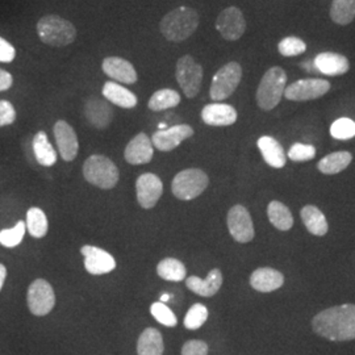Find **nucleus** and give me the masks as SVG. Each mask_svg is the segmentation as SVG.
<instances>
[{"label": "nucleus", "mask_w": 355, "mask_h": 355, "mask_svg": "<svg viewBox=\"0 0 355 355\" xmlns=\"http://www.w3.org/2000/svg\"><path fill=\"white\" fill-rule=\"evenodd\" d=\"M330 135L337 140H350L355 137V121L347 117L336 120L330 127Z\"/></svg>", "instance_id": "e433bc0d"}, {"label": "nucleus", "mask_w": 355, "mask_h": 355, "mask_svg": "<svg viewBox=\"0 0 355 355\" xmlns=\"http://www.w3.org/2000/svg\"><path fill=\"white\" fill-rule=\"evenodd\" d=\"M330 17L338 26H347L355 19V0H334Z\"/></svg>", "instance_id": "473e14b6"}, {"label": "nucleus", "mask_w": 355, "mask_h": 355, "mask_svg": "<svg viewBox=\"0 0 355 355\" xmlns=\"http://www.w3.org/2000/svg\"><path fill=\"white\" fill-rule=\"evenodd\" d=\"M208 183L209 179L203 170L187 168L175 175L171 183V190L175 198L189 202L202 195L208 187Z\"/></svg>", "instance_id": "423d86ee"}, {"label": "nucleus", "mask_w": 355, "mask_h": 355, "mask_svg": "<svg viewBox=\"0 0 355 355\" xmlns=\"http://www.w3.org/2000/svg\"><path fill=\"white\" fill-rule=\"evenodd\" d=\"M53 132L62 159L66 162L74 161L79 150V142L76 130L69 123L64 120H58L53 128Z\"/></svg>", "instance_id": "dca6fc26"}, {"label": "nucleus", "mask_w": 355, "mask_h": 355, "mask_svg": "<svg viewBox=\"0 0 355 355\" xmlns=\"http://www.w3.org/2000/svg\"><path fill=\"white\" fill-rule=\"evenodd\" d=\"M15 57H16L15 48L7 40L0 37V62L11 64L15 60Z\"/></svg>", "instance_id": "37998d69"}, {"label": "nucleus", "mask_w": 355, "mask_h": 355, "mask_svg": "<svg viewBox=\"0 0 355 355\" xmlns=\"http://www.w3.org/2000/svg\"><path fill=\"white\" fill-rule=\"evenodd\" d=\"M182 355H208V345L200 340H191L183 345Z\"/></svg>", "instance_id": "79ce46f5"}, {"label": "nucleus", "mask_w": 355, "mask_h": 355, "mask_svg": "<svg viewBox=\"0 0 355 355\" xmlns=\"http://www.w3.org/2000/svg\"><path fill=\"white\" fill-rule=\"evenodd\" d=\"M221 284L223 274L218 268H214L205 279H200L199 277H190L186 280V286L189 287V290L203 297H211L216 295L221 288Z\"/></svg>", "instance_id": "5701e85b"}, {"label": "nucleus", "mask_w": 355, "mask_h": 355, "mask_svg": "<svg viewBox=\"0 0 355 355\" xmlns=\"http://www.w3.org/2000/svg\"><path fill=\"white\" fill-rule=\"evenodd\" d=\"M85 179L103 190H111L119 182L120 173L114 162L101 154L91 155L83 165Z\"/></svg>", "instance_id": "39448f33"}, {"label": "nucleus", "mask_w": 355, "mask_h": 355, "mask_svg": "<svg viewBox=\"0 0 355 355\" xmlns=\"http://www.w3.org/2000/svg\"><path fill=\"white\" fill-rule=\"evenodd\" d=\"M175 76L180 89L189 99L199 94L203 83V67L189 54L178 60Z\"/></svg>", "instance_id": "6e6552de"}, {"label": "nucleus", "mask_w": 355, "mask_h": 355, "mask_svg": "<svg viewBox=\"0 0 355 355\" xmlns=\"http://www.w3.org/2000/svg\"><path fill=\"white\" fill-rule=\"evenodd\" d=\"M137 200L142 208L150 209L162 196L164 184L159 177L152 173L142 174L136 182Z\"/></svg>", "instance_id": "ddd939ff"}, {"label": "nucleus", "mask_w": 355, "mask_h": 355, "mask_svg": "<svg viewBox=\"0 0 355 355\" xmlns=\"http://www.w3.org/2000/svg\"><path fill=\"white\" fill-rule=\"evenodd\" d=\"M207 320H208L207 306L200 303H196L189 309L183 324H184V328L187 329L196 330L202 328Z\"/></svg>", "instance_id": "f704fd0d"}, {"label": "nucleus", "mask_w": 355, "mask_h": 355, "mask_svg": "<svg viewBox=\"0 0 355 355\" xmlns=\"http://www.w3.org/2000/svg\"><path fill=\"white\" fill-rule=\"evenodd\" d=\"M330 89V83L325 79L308 78L300 79L284 89V96L293 102H306L324 96Z\"/></svg>", "instance_id": "1a4fd4ad"}, {"label": "nucleus", "mask_w": 355, "mask_h": 355, "mask_svg": "<svg viewBox=\"0 0 355 355\" xmlns=\"http://www.w3.org/2000/svg\"><path fill=\"white\" fill-rule=\"evenodd\" d=\"M202 119L211 127H229L237 121V111L229 104L215 102L204 107Z\"/></svg>", "instance_id": "a211bd4d"}, {"label": "nucleus", "mask_w": 355, "mask_h": 355, "mask_svg": "<svg viewBox=\"0 0 355 355\" xmlns=\"http://www.w3.org/2000/svg\"><path fill=\"white\" fill-rule=\"evenodd\" d=\"M278 51L283 57H295L300 55L306 51V45L302 38L286 37L283 38L278 45Z\"/></svg>", "instance_id": "58836bf2"}, {"label": "nucleus", "mask_w": 355, "mask_h": 355, "mask_svg": "<svg viewBox=\"0 0 355 355\" xmlns=\"http://www.w3.org/2000/svg\"><path fill=\"white\" fill-rule=\"evenodd\" d=\"M305 228L313 236H325L328 233V223L327 217L315 205H305L300 212Z\"/></svg>", "instance_id": "bb28decb"}, {"label": "nucleus", "mask_w": 355, "mask_h": 355, "mask_svg": "<svg viewBox=\"0 0 355 355\" xmlns=\"http://www.w3.org/2000/svg\"><path fill=\"white\" fill-rule=\"evenodd\" d=\"M103 96L112 103L117 107L121 108H135L137 105V96L129 91V89L123 87L119 83L114 82H107L103 86Z\"/></svg>", "instance_id": "393cba45"}, {"label": "nucleus", "mask_w": 355, "mask_h": 355, "mask_svg": "<svg viewBox=\"0 0 355 355\" xmlns=\"http://www.w3.org/2000/svg\"><path fill=\"white\" fill-rule=\"evenodd\" d=\"M26 300L35 316H46L55 305V295L46 280L36 279L29 286Z\"/></svg>", "instance_id": "9d476101"}, {"label": "nucleus", "mask_w": 355, "mask_h": 355, "mask_svg": "<svg viewBox=\"0 0 355 355\" xmlns=\"http://www.w3.org/2000/svg\"><path fill=\"white\" fill-rule=\"evenodd\" d=\"M267 216L270 223L279 230H290L293 225V217L288 207L280 203L278 200H274L267 207Z\"/></svg>", "instance_id": "c756f323"}, {"label": "nucleus", "mask_w": 355, "mask_h": 355, "mask_svg": "<svg viewBox=\"0 0 355 355\" xmlns=\"http://www.w3.org/2000/svg\"><path fill=\"white\" fill-rule=\"evenodd\" d=\"M352 159H353V155L349 152L331 153L318 162V168L322 174L334 175L341 173L350 165Z\"/></svg>", "instance_id": "c85d7f7f"}, {"label": "nucleus", "mask_w": 355, "mask_h": 355, "mask_svg": "<svg viewBox=\"0 0 355 355\" xmlns=\"http://www.w3.org/2000/svg\"><path fill=\"white\" fill-rule=\"evenodd\" d=\"M257 145L267 165L274 168H282L286 166L287 162L286 153L283 150V146L275 139L270 136H263L258 140Z\"/></svg>", "instance_id": "b1692460"}, {"label": "nucleus", "mask_w": 355, "mask_h": 355, "mask_svg": "<svg viewBox=\"0 0 355 355\" xmlns=\"http://www.w3.org/2000/svg\"><path fill=\"white\" fill-rule=\"evenodd\" d=\"M125 161L130 165H145L149 164L154 157L153 142L145 133H139L129 141L124 152Z\"/></svg>", "instance_id": "f3484780"}, {"label": "nucleus", "mask_w": 355, "mask_h": 355, "mask_svg": "<svg viewBox=\"0 0 355 355\" xmlns=\"http://www.w3.org/2000/svg\"><path fill=\"white\" fill-rule=\"evenodd\" d=\"M168 300V295H162V297H161V302L162 303H165V302H167Z\"/></svg>", "instance_id": "49530a36"}, {"label": "nucleus", "mask_w": 355, "mask_h": 355, "mask_svg": "<svg viewBox=\"0 0 355 355\" xmlns=\"http://www.w3.org/2000/svg\"><path fill=\"white\" fill-rule=\"evenodd\" d=\"M179 103H180V95L175 89H162L153 94L152 98L148 103V107L152 111L159 112L168 108H174Z\"/></svg>", "instance_id": "2f4dec72"}, {"label": "nucleus", "mask_w": 355, "mask_h": 355, "mask_svg": "<svg viewBox=\"0 0 355 355\" xmlns=\"http://www.w3.org/2000/svg\"><path fill=\"white\" fill-rule=\"evenodd\" d=\"M228 229L232 237L240 243H248L254 239L253 220L243 205L230 208L227 217Z\"/></svg>", "instance_id": "f8f14e48"}, {"label": "nucleus", "mask_w": 355, "mask_h": 355, "mask_svg": "<svg viewBox=\"0 0 355 355\" xmlns=\"http://www.w3.org/2000/svg\"><path fill=\"white\" fill-rule=\"evenodd\" d=\"M284 283L283 274L270 268V267H261L255 270L250 277V286L255 291L272 292L280 288Z\"/></svg>", "instance_id": "4be33fe9"}, {"label": "nucleus", "mask_w": 355, "mask_h": 355, "mask_svg": "<svg viewBox=\"0 0 355 355\" xmlns=\"http://www.w3.org/2000/svg\"><path fill=\"white\" fill-rule=\"evenodd\" d=\"M312 328L320 337L334 343L355 340V304L324 309L312 320Z\"/></svg>", "instance_id": "f257e3e1"}, {"label": "nucleus", "mask_w": 355, "mask_h": 355, "mask_svg": "<svg viewBox=\"0 0 355 355\" xmlns=\"http://www.w3.org/2000/svg\"><path fill=\"white\" fill-rule=\"evenodd\" d=\"M216 29L227 41H237L246 31V20L240 8L228 7L218 15L216 20Z\"/></svg>", "instance_id": "9b49d317"}, {"label": "nucleus", "mask_w": 355, "mask_h": 355, "mask_svg": "<svg viewBox=\"0 0 355 355\" xmlns=\"http://www.w3.org/2000/svg\"><path fill=\"white\" fill-rule=\"evenodd\" d=\"M199 26V15L189 7H178L161 20V32L168 41L180 42L192 36Z\"/></svg>", "instance_id": "f03ea898"}, {"label": "nucleus", "mask_w": 355, "mask_h": 355, "mask_svg": "<svg viewBox=\"0 0 355 355\" xmlns=\"http://www.w3.org/2000/svg\"><path fill=\"white\" fill-rule=\"evenodd\" d=\"M6 278H7V268H6L4 265L0 263V291L3 288V284L6 282Z\"/></svg>", "instance_id": "a18cd8bd"}, {"label": "nucleus", "mask_w": 355, "mask_h": 355, "mask_svg": "<svg viewBox=\"0 0 355 355\" xmlns=\"http://www.w3.org/2000/svg\"><path fill=\"white\" fill-rule=\"evenodd\" d=\"M316 155V149L313 145L306 144H293L288 150V158L295 162H305L313 159Z\"/></svg>", "instance_id": "ea45409f"}, {"label": "nucleus", "mask_w": 355, "mask_h": 355, "mask_svg": "<svg viewBox=\"0 0 355 355\" xmlns=\"http://www.w3.org/2000/svg\"><path fill=\"white\" fill-rule=\"evenodd\" d=\"M313 64L320 74L329 76H343L350 69L349 60L343 54L333 51L320 53L316 55Z\"/></svg>", "instance_id": "aec40b11"}, {"label": "nucleus", "mask_w": 355, "mask_h": 355, "mask_svg": "<svg viewBox=\"0 0 355 355\" xmlns=\"http://www.w3.org/2000/svg\"><path fill=\"white\" fill-rule=\"evenodd\" d=\"M102 67L105 76L120 83L133 85L139 79L135 66L121 57H107L103 61Z\"/></svg>", "instance_id": "6ab92c4d"}, {"label": "nucleus", "mask_w": 355, "mask_h": 355, "mask_svg": "<svg viewBox=\"0 0 355 355\" xmlns=\"http://www.w3.org/2000/svg\"><path fill=\"white\" fill-rule=\"evenodd\" d=\"M26 229H28L29 234L35 239H42L46 236L49 224H48V218L42 212V209H40L37 207H33L28 211Z\"/></svg>", "instance_id": "72a5a7b5"}, {"label": "nucleus", "mask_w": 355, "mask_h": 355, "mask_svg": "<svg viewBox=\"0 0 355 355\" xmlns=\"http://www.w3.org/2000/svg\"><path fill=\"white\" fill-rule=\"evenodd\" d=\"M150 313H152L153 318H155L159 324L165 325L167 328L177 327V316L165 303L158 302V303L150 305Z\"/></svg>", "instance_id": "4c0bfd02"}, {"label": "nucleus", "mask_w": 355, "mask_h": 355, "mask_svg": "<svg viewBox=\"0 0 355 355\" xmlns=\"http://www.w3.org/2000/svg\"><path fill=\"white\" fill-rule=\"evenodd\" d=\"M13 78L8 71L0 69V91H7L12 86Z\"/></svg>", "instance_id": "c03bdc74"}, {"label": "nucleus", "mask_w": 355, "mask_h": 355, "mask_svg": "<svg viewBox=\"0 0 355 355\" xmlns=\"http://www.w3.org/2000/svg\"><path fill=\"white\" fill-rule=\"evenodd\" d=\"M157 272L162 279L168 282H182L187 275L186 266L183 262L175 258H165L157 266Z\"/></svg>", "instance_id": "7c9ffc66"}, {"label": "nucleus", "mask_w": 355, "mask_h": 355, "mask_svg": "<svg viewBox=\"0 0 355 355\" xmlns=\"http://www.w3.org/2000/svg\"><path fill=\"white\" fill-rule=\"evenodd\" d=\"M287 83V74L279 67L274 66L268 69L257 89V103L258 107L263 111L274 110L284 95Z\"/></svg>", "instance_id": "20e7f679"}, {"label": "nucleus", "mask_w": 355, "mask_h": 355, "mask_svg": "<svg viewBox=\"0 0 355 355\" xmlns=\"http://www.w3.org/2000/svg\"><path fill=\"white\" fill-rule=\"evenodd\" d=\"M26 223L19 221L13 228L0 230V243L6 248H15L20 245L26 234Z\"/></svg>", "instance_id": "c9c22d12"}, {"label": "nucleus", "mask_w": 355, "mask_h": 355, "mask_svg": "<svg viewBox=\"0 0 355 355\" xmlns=\"http://www.w3.org/2000/svg\"><path fill=\"white\" fill-rule=\"evenodd\" d=\"M16 120V111L8 101H0V128L11 125Z\"/></svg>", "instance_id": "a19ab883"}, {"label": "nucleus", "mask_w": 355, "mask_h": 355, "mask_svg": "<svg viewBox=\"0 0 355 355\" xmlns=\"http://www.w3.org/2000/svg\"><path fill=\"white\" fill-rule=\"evenodd\" d=\"M37 35L40 40L54 48H62L74 42L76 26L58 15H46L38 20Z\"/></svg>", "instance_id": "7ed1b4c3"}, {"label": "nucleus", "mask_w": 355, "mask_h": 355, "mask_svg": "<svg viewBox=\"0 0 355 355\" xmlns=\"http://www.w3.org/2000/svg\"><path fill=\"white\" fill-rule=\"evenodd\" d=\"M80 253L85 255V267L91 275H104L116 268L114 257L98 246L85 245Z\"/></svg>", "instance_id": "4468645a"}, {"label": "nucleus", "mask_w": 355, "mask_h": 355, "mask_svg": "<svg viewBox=\"0 0 355 355\" xmlns=\"http://www.w3.org/2000/svg\"><path fill=\"white\" fill-rule=\"evenodd\" d=\"M33 152L38 164L45 167H51L57 162V153L51 146L48 135L44 130L37 132L33 139Z\"/></svg>", "instance_id": "cd10ccee"}, {"label": "nucleus", "mask_w": 355, "mask_h": 355, "mask_svg": "<svg viewBox=\"0 0 355 355\" xmlns=\"http://www.w3.org/2000/svg\"><path fill=\"white\" fill-rule=\"evenodd\" d=\"M85 114L91 125L98 129H105L112 121L114 111L105 101L92 96L86 101Z\"/></svg>", "instance_id": "412c9836"}, {"label": "nucleus", "mask_w": 355, "mask_h": 355, "mask_svg": "<svg viewBox=\"0 0 355 355\" xmlns=\"http://www.w3.org/2000/svg\"><path fill=\"white\" fill-rule=\"evenodd\" d=\"M242 78V67L239 62H229L224 64L216 73L209 89L211 99L218 103L228 99L237 89Z\"/></svg>", "instance_id": "0eeeda50"}, {"label": "nucleus", "mask_w": 355, "mask_h": 355, "mask_svg": "<svg viewBox=\"0 0 355 355\" xmlns=\"http://www.w3.org/2000/svg\"><path fill=\"white\" fill-rule=\"evenodd\" d=\"M165 345L159 330L148 328L141 333L137 343L139 355H164Z\"/></svg>", "instance_id": "a878e982"}, {"label": "nucleus", "mask_w": 355, "mask_h": 355, "mask_svg": "<svg viewBox=\"0 0 355 355\" xmlns=\"http://www.w3.org/2000/svg\"><path fill=\"white\" fill-rule=\"evenodd\" d=\"M193 136V129L187 124H180L175 127L157 130L153 135V145L161 152H171L182 142Z\"/></svg>", "instance_id": "2eb2a0df"}]
</instances>
